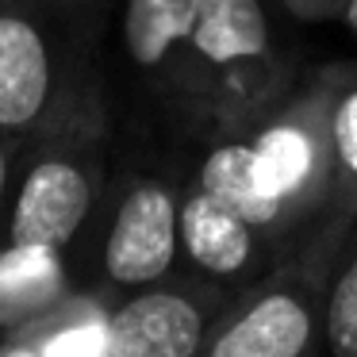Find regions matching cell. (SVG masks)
<instances>
[{"instance_id": "5", "label": "cell", "mask_w": 357, "mask_h": 357, "mask_svg": "<svg viewBox=\"0 0 357 357\" xmlns=\"http://www.w3.org/2000/svg\"><path fill=\"white\" fill-rule=\"evenodd\" d=\"M277 0H204L192 47L188 142L242 127L303 77V58L284 43Z\"/></svg>"}, {"instance_id": "3", "label": "cell", "mask_w": 357, "mask_h": 357, "mask_svg": "<svg viewBox=\"0 0 357 357\" xmlns=\"http://www.w3.org/2000/svg\"><path fill=\"white\" fill-rule=\"evenodd\" d=\"M116 0H0V135L20 150L112 81Z\"/></svg>"}, {"instance_id": "10", "label": "cell", "mask_w": 357, "mask_h": 357, "mask_svg": "<svg viewBox=\"0 0 357 357\" xmlns=\"http://www.w3.org/2000/svg\"><path fill=\"white\" fill-rule=\"evenodd\" d=\"M112 300L96 288H77L54 311L0 338V357H108Z\"/></svg>"}, {"instance_id": "7", "label": "cell", "mask_w": 357, "mask_h": 357, "mask_svg": "<svg viewBox=\"0 0 357 357\" xmlns=\"http://www.w3.org/2000/svg\"><path fill=\"white\" fill-rule=\"evenodd\" d=\"M204 0H123L119 8V66L142 116L188 142L192 104V47Z\"/></svg>"}, {"instance_id": "2", "label": "cell", "mask_w": 357, "mask_h": 357, "mask_svg": "<svg viewBox=\"0 0 357 357\" xmlns=\"http://www.w3.org/2000/svg\"><path fill=\"white\" fill-rule=\"evenodd\" d=\"M188 146L158 123H119L104 192L85 231L66 250L81 288L123 296L181 269V196Z\"/></svg>"}, {"instance_id": "6", "label": "cell", "mask_w": 357, "mask_h": 357, "mask_svg": "<svg viewBox=\"0 0 357 357\" xmlns=\"http://www.w3.org/2000/svg\"><path fill=\"white\" fill-rule=\"evenodd\" d=\"M346 227V215H331L261 277L234 288L204 357H323L326 280Z\"/></svg>"}, {"instance_id": "9", "label": "cell", "mask_w": 357, "mask_h": 357, "mask_svg": "<svg viewBox=\"0 0 357 357\" xmlns=\"http://www.w3.org/2000/svg\"><path fill=\"white\" fill-rule=\"evenodd\" d=\"M77 288L70 254L62 246L0 238V338L54 311Z\"/></svg>"}, {"instance_id": "13", "label": "cell", "mask_w": 357, "mask_h": 357, "mask_svg": "<svg viewBox=\"0 0 357 357\" xmlns=\"http://www.w3.org/2000/svg\"><path fill=\"white\" fill-rule=\"evenodd\" d=\"M288 20L296 24H338L346 0H277Z\"/></svg>"}, {"instance_id": "4", "label": "cell", "mask_w": 357, "mask_h": 357, "mask_svg": "<svg viewBox=\"0 0 357 357\" xmlns=\"http://www.w3.org/2000/svg\"><path fill=\"white\" fill-rule=\"evenodd\" d=\"M116 146V100L112 81L81 96L47 131L16 150L8 196V242H43L70 250L85 231Z\"/></svg>"}, {"instance_id": "11", "label": "cell", "mask_w": 357, "mask_h": 357, "mask_svg": "<svg viewBox=\"0 0 357 357\" xmlns=\"http://www.w3.org/2000/svg\"><path fill=\"white\" fill-rule=\"evenodd\" d=\"M334 66L331 146H334V215L357 219V58Z\"/></svg>"}, {"instance_id": "12", "label": "cell", "mask_w": 357, "mask_h": 357, "mask_svg": "<svg viewBox=\"0 0 357 357\" xmlns=\"http://www.w3.org/2000/svg\"><path fill=\"white\" fill-rule=\"evenodd\" d=\"M326 354L357 357V219H349L326 280Z\"/></svg>"}, {"instance_id": "14", "label": "cell", "mask_w": 357, "mask_h": 357, "mask_svg": "<svg viewBox=\"0 0 357 357\" xmlns=\"http://www.w3.org/2000/svg\"><path fill=\"white\" fill-rule=\"evenodd\" d=\"M12 162H16V150L12 142L0 135V238H4V223H8V196H12Z\"/></svg>"}, {"instance_id": "15", "label": "cell", "mask_w": 357, "mask_h": 357, "mask_svg": "<svg viewBox=\"0 0 357 357\" xmlns=\"http://www.w3.org/2000/svg\"><path fill=\"white\" fill-rule=\"evenodd\" d=\"M338 24L346 27L349 35L357 39V0H346V8H342V16H338Z\"/></svg>"}, {"instance_id": "1", "label": "cell", "mask_w": 357, "mask_h": 357, "mask_svg": "<svg viewBox=\"0 0 357 357\" xmlns=\"http://www.w3.org/2000/svg\"><path fill=\"white\" fill-rule=\"evenodd\" d=\"M334 66L303 77L257 119L188 146L181 265L242 288L334 215Z\"/></svg>"}, {"instance_id": "8", "label": "cell", "mask_w": 357, "mask_h": 357, "mask_svg": "<svg viewBox=\"0 0 357 357\" xmlns=\"http://www.w3.org/2000/svg\"><path fill=\"white\" fill-rule=\"evenodd\" d=\"M234 288L192 269L123 292L108 307V357H204Z\"/></svg>"}]
</instances>
